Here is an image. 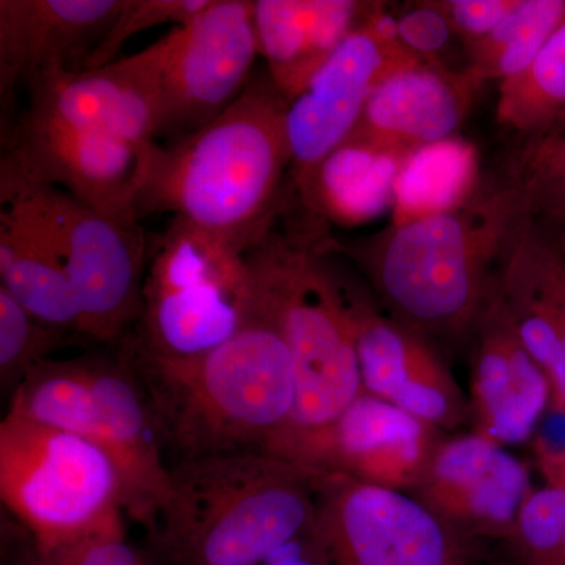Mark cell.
<instances>
[{"mask_svg": "<svg viewBox=\"0 0 565 565\" xmlns=\"http://www.w3.org/2000/svg\"><path fill=\"white\" fill-rule=\"evenodd\" d=\"M316 565H473L475 539L414 494L321 473L310 530Z\"/></svg>", "mask_w": 565, "mask_h": 565, "instance_id": "cell-10", "label": "cell"}, {"mask_svg": "<svg viewBox=\"0 0 565 565\" xmlns=\"http://www.w3.org/2000/svg\"><path fill=\"white\" fill-rule=\"evenodd\" d=\"M363 392L449 433L471 422L470 399L427 338L349 288Z\"/></svg>", "mask_w": 565, "mask_h": 565, "instance_id": "cell-15", "label": "cell"}, {"mask_svg": "<svg viewBox=\"0 0 565 565\" xmlns=\"http://www.w3.org/2000/svg\"><path fill=\"white\" fill-rule=\"evenodd\" d=\"M66 332L41 322L0 288V384L11 394L51 360Z\"/></svg>", "mask_w": 565, "mask_h": 565, "instance_id": "cell-29", "label": "cell"}, {"mask_svg": "<svg viewBox=\"0 0 565 565\" xmlns=\"http://www.w3.org/2000/svg\"><path fill=\"white\" fill-rule=\"evenodd\" d=\"M0 497L40 555L125 512L120 471L103 448L9 411L0 423Z\"/></svg>", "mask_w": 565, "mask_h": 565, "instance_id": "cell-7", "label": "cell"}, {"mask_svg": "<svg viewBox=\"0 0 565 565\" xmlns=\"http://www.w3.org/2000/svg\"><path fill=\"white\" fill-rule=\"evenodd\" d=\"M285 107L273 82L253 79L241 98L200 131L156 145L139 217L169 212L248 252L281 212L291 170Z\"/></svg>", "mask_w": 565, "mask_h": 565, "instance_id": "cell-3", "label": "cell"}, {"mask_svg": "<svg viewBox=\"0 0 565 565\" xmlns=\"http://www.w3.org/2000/svg\"><path fill=\"white\" fill-rule=\"evenodd\" d=\"M150 404L169 463L267 452L296 411L288 345L255 313L232 340L191 356L161 355L132 337L120 344Z\"/></svg>", "mask_w": 565, "mask_h": 565, "instance_id": "cell-1", "label": "cell"}, {"mask_svg": "<svg viewBox=\"0 0 565 565\" xmlns=\"http://www.w3.org/2000/svg\"><path fill=\"white\" fill-rule=\"evenodd\" d=\"M449 28L471 44L486 39L514 9L516 0H444L434 2Z\"/></svg>", "mask_w": 565, "mask_h": 565, "instance_id": "cell-34", "label": "cell"}, {"mask_svg": "<svg viewBox=\"0 0 565 565\" xmlns=\"http://www.w3.org/2000/svg\"><path fill=\"white\" fill-rule=\"evenodd\" d=\"M564 20L565 0H516L514 9L492 33L468 44V73L479 85L519 76Z\"/></svg>", "mask_w": 565, "mask_h": 565, "instance_id": "cell-25", "label": "cell"}, {"mask_svg": "<svg viewBox=\"0 0 565 565\" xmlns=\"http://www.w3.org/2000/svg\"><path fill=\"white\" fill-rule=\"evenodd\" d=\"M526 214L519 189L498 182L397 223L353 258L394 319L424 337H463L473 330Z\"/></svg>", "mask_w": 565, "mask_h": 565, "instance_id": "cell-2", "label": "cell"}, {"mask_svg": "<svg viewBox=\"0 0 565 565\" xmlns=\"http://www.w3.org/2000/svg\"><path fill=\"white\" fill-rule=\"evenodd\" d=\"M530 470L505 446L471 433L444 438L414 494L471 539H508L533 493Z\"/></svg>", "mask_w": 565, "mask_h": 565, "instance_id": "cell-14", "label": "cell"}, {"mask_svg": "<svg viewBox=\"0 0 565 565\" xmlns=\"http://www.w3.org/2000/svg\"><path fill=\"white\" fill-rule=\"evenodd\" d=\"M55 565H148L126 541L122 512L76 541L41 555Z\"/></svg>", "mask_w": 565, "mask_h": 565, "instance_id": "cell-32", "label": "cell"}, {"mask_svg": "<svg viewBox=\"0 0 565 565\" xmlns=\"http://www.w3.org/2000/svg\"><path fill=\"white\" fill-rule=\"evenodd\" d=\"M564 497H565V489H564ZM564 555H565V539H564Z\"/></svg>", "mask_w": 565, "mask_h": 565, "instance_id": "cell-39", "label": "cell"}, {"mask_svg": "<svg viewBox=\"0 0 565 565\" xmlns=\"http://www.w3.org/2000/svg\"><path fill=\"white\" fill-rule=\"evenodd\" d=\"M0 192L24 202L50 237L79 305L81 334L121 344L139 322L150 259L140 223L102 214L61 189L6 169H0Z\"/></svg>", "mask_w": 565, "mask_h": 565, "instance_id": "cell-8", "label": "cell"}, {"mask_svg": "<svg viewBox=\"0 0 565 565\" xmlns=\"http://www.w3.org/2000/svg\"><path fill=\"white\" fill-rule=\"evenodd\" d=\"M263 565H316L310 531L275 550Z\"/></svg>", "mask_w": 565, "mask_h": 565, "instance_id": "cell-36", "label": "cell"}, {"mask_svg": "<svg viewBox=\"0 0 565 565\" xmlns=\"http://www.w3.org/2000/svg\"><path fill=\"white\" fill-rule=\"evenodd\" d=\"M546 228L552 232L553 236H555L557 245L563 248L565 253V223H561V225L555 226H546Z\"/></svg>", "mask_w": 565, "mask_h": 565, "instance_id": "cell-37", "label": "cell"}, {"mask_svg": "<svg viewBox=\"0 0 565 565\" xmlns=\"http://www.w3.org/2000/svg\"><path fill=\"white\" fill-rule=\"evenodd\" d=\"M122 0H0V99L55 70L82 71Z\"/></svg>", "mask_w": 565, "mask_h": 565, "instance_id": "cell-18", "label": "cell"}, {"mask_svg": "<svg viewBox=\"0 0 565 565\" xmlns=\"http://www.w3.org/2000/svg\"><path fill=\"white\" fill-rule=\"evenodd\" d=\"M87 364L125 486V511L156 534L172 490V473L150 404L121 353L115 362Z\"/></svg>", "mask_w": 565, "mask_h": 565, "instance_id": "cell-20", "label": "cell"}, {"mask_svg": "<svg viewBox=\"0 0 565 565\" xmlns=\"http://www.w3.org/2000/svg\"><path fill=\"white\" fill-rule=\"evenodd\" d=\"M10 397L9 412L87 438L114 460V444L93 396L87 362L47 360Z\"/></svg>", "mask_w": 565, "mask_h": 565, "instance_id": "cell-24", "label": "cell"}, {"mask_svg": "<svg viewBox=\"0 0 565 565\" xmlns=\"http://www.w3.org/2000/svg\"><path fill=\"white\" fill-rule=\"evenodd\" d=\"M367 14L316 71L303 90L286 104V134L296 189L352 136L375 88L394 71L422 61L403 41L388 43L375 35Z\"/></svg>", "mask_w": 565, "mask_h": 565, "instance_id": "cell-12", "label": "cell"}, {"mask_svg": "<svg viewBox=\"0 0 565 565\" xmlns=\"http://www.w3.org/2000/svg\"><path fill=\"white\" fill-rule=\"evenodd\" d=\"M533 452L546 486L565 489V397L553 388L550 403L535 426Z\"/></svg>", "mask_w": 565, "mask_h": 565, "instance_id": "cell-33", "label": "cell"}, {"mask_svg": "<svg viewBox=\"0 0 565 565\" xmlns=\"http://www.w3.org/2000/svg\"><path fill=\"white\" fill-rule=\"evenodd\" d=\"M564 490L534 489L505 541L519 565H565Z\"/></svg>", "mask_w": 565, "mask_h": 565, "instance_id": "cell-30", "label": "cell"}, {"mask_svg": "<svg viewBox=\"0 0 565 565\" xmlns=\"http://www.w3.org/2000/svg\"><path fill=\"white\" fill-rule=\"evenodd\" d=\"M210 3L211 0H122L117 18L82 71L103 68L117 61L122 44L137 33L163 24H188Z\"/></svg>", "mask_w": 565, "mask_h": 565, "instance_id": "cell-31", "label": "cell"}, {"mask_svg": "<svg viewBox=\"0 0 565 565\" xmlns=\"http://www.w3.org/2000/svg\"><path fill=\"white\" fill-rule=\"evenodd\" d=\"M471 332L473 433L503 446L525 444L550 403L553 386L516 332L498 280Z\"/></svg>", "mask_w": 565, "mask_h": 565, "instance_id": "cell-16", "label": "cell"}, {"mask_svg": "<svg viewBox=\"0 0 565 565\" xmlns=\"http://www.w3.org/2000/svg\"><path fill=\"white\" fill-rule=\"evenodd\" d=\"M444 435L363 392L330 426L282 441L270 455L411 493Z\"/></svg>", "mask_w": 565, "mask_h": 565, "instance_id": "cell-13", "label": "cell"}, {"mask_svg": "<svg viewBox=\"0 0 565 565\" xmlns=\"http://www.w3.org/2000/svg\"><path fill=\"white\" fill-rule=\"evenodd\" d=\"M29 88L25 114L32 117L109 134L140 147L158 143L154 95L134 54L98 70L51 71Z\"/></svg>", "mask_w": 565, "mask_h": 565, "instance_id": "cell-19", "label": "cell"}, {"mask_svg": "<svg viewBox=\"0 0 565 565\" xmlns=\"http://www.w3.org/2000/svg\"><path fill=\"white\" fill-rule=\"evenodd\" d=\"M373 9L355 0H253L259 55L288 104Z\"/></svg>", "mask_w": 565, "mask_h": 565, "instance_id": "cell-21", "label": "cell"}, {"mask_svg": "<svg viewBox=\"0 0 565 565\" xmlns=\"http://www.w3.org/2000/svg\"><path fill=\"white\" fill-rule=\"evenodd\" d=\"M172 490L159 544L173 565H263L310 531L321 471L236 452L170 465Z\"/></svg>", "mask_w": 565, "mask_h": 565, "instance_id": "cell-4", "label": "cell"}, {"mask_svg": "<svg viewBox=\"0 0 565 565\" xmlns=\"http://www.w3.org/2000/svg\"><path fill=\"white\" fill-rule=\"evenodd\" d=\"M399 39L407 50L422 58H433L451 35V28L434 2H424L397 20Z\"/></svg>", "mask_w": 565, "mask_h": 565, "instance_id": "cell-35", "label": "cell"}, {"mask_svg": "<svg viewBox=\"0 0 565 565\" xmlns=\"http://www.w3.org/2000/svg\"><path fill=\"white\" fill-rule=\"evenodd\" d=\"M25 565H55V564L51 563V561L46 559V557L41 556L40 553L36 552V548H35V555H33V557H32V563H29Z\"/></svg>", "mask_w": 565, "mask_h": 565, "instance_id": "cell-38", "label": "cell"}, {"mask_svg": "<svg viewBox=\"0 0 565 565\" xmlns=\"http://www.w3.org/2000/svg\"><path fill=\"white\" fill-rule=\"evenodd\" d=\"M497 117L501 125L534 137L565 117V20L523 73L501 82Z\"/></svg>", "mask_w": 565, "mask_h": 565, "instance_id": "cell-26", "label": "cell"}, {"mask_svg": "<svg viewBox=\"0 0 565 565\" xmlns=\"http://www.w3.org/2000/svg\"><path fill=\"white\" fill-rule=\"evenodd\" d=\"M156 145L140 147L24 114L9 136L0 169L61 189L118 221L140 223L137 206Z\"/></svg>", "mask_w": 565, "mask_h": 565, "instance_id": "cell-11", "label": "cell"}, {"mask_svg": "<svg viewBox=\"0 0 565 565\" xmlns=\"http://www.w3.org/2000/svg\"><path fill=\"white\" fill-rule=\"evenodd\" d=\"M0 288L41 322L81 334V310L65 267L35 214L0 192Z\"/></svg>", "mask_w": 565, "mask_h": 565, "instance_id": "cell-22", "label": "cell"}, {"mask_svg": "<svg viewBox=\"0 0 565 565\" xmlns=\"http://www.w3.org/2000/svg\"><path fill=\"white\" fill-rule=\"evenodd\" d=\"M511 252L559 333L561 356L552 386L565 397V253L552 232L530 214L516 230Z\"/></svg>", "mask_w": 565, "mask_h": 565, "instance_id": "cell-27", "label": "cell"}, {"mask_svg": "<svg viewBox=\"0 0 565 565\" xmlns=\"http://www.w3.org/2000/svg\"><path fill=\"white\" fill-rule=\"evenodd\" d=\"M478 87L468 71L452 73L433 58L408 63L375 88L348 140L408 161L460 128Z\"/></svg>", "mask_w": 565, "mask_h": 565, "instance_id": "cell-17", "label": "cell"}, {"mask_svg": "<svg viewBox=\"0 0 565 565\" xmlns=\"http://www.w3.org/2000/svg\"><path fill=\"white\" fill-rule=\"evenodd\" d=\"M511 182L534 221L548 226L565 223V132L534 137L516 158Z\"/></svg>", "mask_w": 565, "mask_h": 565, "instance_id": "cell-28", "label": "cell"}, {"mask_svg": "<svg viewBox=\"0 0 565 565\" xmlns=\"http://www.w3.org/2000/svg\"><path fill=\"white\" fill-rule=\"evenodd\" d=\"M247 252L172 218L150 248L137 343L161 355L211 351L255 319Z\"/></svg>", "mask_w": 565, "mask_h": 565, "instance_id": "cell-6", "label": "cell"}, {"mask_svg": "<svg viewBox=\"0 0 565 565\" xmlns=\"http://www.w3.org/2000/svg\"><path fill=\"white\" fill-rule=\"evenodd\" d=\"M258 55L252 0H211L137 52L154 95L158 139H184L221 117L250 84Z\"/></svg>", "mask_w": 565, "mask_h": 565, "instance_id": "cell-9", "label": "cell"}, {"mask_svg": "<svg viewBox=\"0 0 565 565\" xmlns=\"http://www.w3.org/2000/svg\"><path fill=\"white\" fill-rule=\"evenodd\" d=\"M323 258L274 230L247 252L255 313L277 327L296 375L292 422L270 452L330 426L363 393L349 286Z\"/></svg>", "mask_w": 565, "mask_h": 565, "instance_id": "cell-5", "label": "cell"}, {"mask_svg": "<svg viewBox=\"0 0 565 565\" xmlns=\"http://www.w3.org/2000/svg\"><path fill=\"white\" fill-rule=\"evenodd\" d=\"M405 162L348 140L297 191L307 210L316 214L333 222H362L384 206V196Z\"/></svg>", "mask_w": 565, "mask_h": 565, "instance_id": "cell-23", "label": "cell"}]
</instances>
